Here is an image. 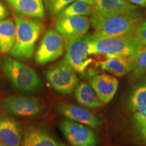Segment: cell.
<instances>
[{
  "label": "cell",
  "instance_id": "obj_27",
  "mask_svg": "<svg viewBox=\"0 0 146 146\" xmlns=\"http://www.w3.org/2000/svg\"><path fill=\"white\" fill-rule=\"evenodd\" d=\"M83 1H85V2H86L87 3H88L89 5H92L93 4V2H94V0H83Z\"/></svg>",
  "mask_w": 146,
  "mask_h": 146
},
{
  "label": "cell",
  "instance_id": "obj_14",
  "mask_svg": "<svg viewBox=\"0 0 146 146\" xmlns=\"http://www.w3.org/2000/svg\"><path fill=\"white\" fill-rule=\"evenodd\" d=\"M20 16L41 21L44 16L43 0H5Z\"/></svg>",
  "mask_w": 146,
  "mask_h": 146
},
{
  "label": "cell",
  "instance_id": "obj_4",
  "mask_svg": "<svg viewBox=\"0 0 146 146\" xmlns=\"http://www.w3.org/2000/svg\"><path fill=\"white\" fill-rule=\"evenodd\" d=\"M138 47L133 35L109 37H96L92 35L89 52L90 55L102 54L108 58L134 56Z\"/></svg>",
  "mask_w": 146,
  "mask_h": 146
},
{
  "label": "cell",
  "instance_id": "obj_29",
  "mask_svg": "<svg viewBox=\"0 0 146 146\" xmlns=\"http://www.w3.org/2000/svg\"><path fill=\"white\" fill-rule=\"evenodd\" d=\"M144 6H145V8H146V3H145V5H144Z\"/></svg>",
  "mask_w": 146,
  "mask_h": 146
},
{
  "label": "cell",
  "instance_id": "obj_17",
  "mask_svg": "<svg viewBox=\"0 0 146 146\" xmlns=\"http://www.w3.org/2000/svg\"><path fill=\"white\" fill-rule=\"evenodd\" d=\"M134 65L133 56L110 57L100 63L102 70L118 77L127 75L132 72Z\"/></svg>",
  "mask_w": 146,
  "mask_h": 146
},
{
  "label": "cell",
  "instance_id": "obj_19",
  "mask_svg": "<svg viewBox=\"0 0 146 146\" xmlns=\"http://www.w3.org/2000/svg\"><path fill=\"white\" fill-rule=\"evenodd\" d=\"M74 98L80 105L87 108H98L103 104L91 85L85 82L78 83L74 91Z\"/></svg>",
  "mask_w": 146,
  "mask_h": 146
},
{
  "label": "cell",
  "instance_id": "obj_20",
  "mask_svg": "<svg viewBox=\"0 0 146 146\" xmlns=\"http://www.w3.org/2000/svg\"><path fill=\"white\" fill-rule=\"evenodd\" d=\"M16 40V25L12 19L0 21V54L10 53Z\"/></svg>",
  "mask_w": 146,
  "mask_h": 146
},
{
  "label": "cell",
  "instance_id": "obj_26",
  "mask_svg": "<svg viewBox=\"0 0 146 146\" xmlns=\"http://www.w3.org/2000/svg\"><path fill=\"white\" fill-rule=\"evenodd\" d=\"M128 1L133 4L138 5H144L146 3V0H128Z\"/></svg>",
  "mask_w": 146,
  "mask_h": 146
},
{
  "label": "cell",
  "instance_id": "obj_28",
  "mask_svg": "<svg viewBox=\"0 0 146 146\" xmlns=\"http://www.w3.org/2000/svg\"><path fill=\"white\" fill-rule=\"evenodd\" d=\"M0 146H8V145H7L6 144H5V143H3L2 141H1V140H0Z\"/></svg>",
  "mask_w": 146,
  "mask_h": 146
},
{
  "label": "cell",
  "instance_id": "obj_1",
  "mask_svg": "<svg viewBox=\"0 0 146 146\" xmlns=\"http://www.w3.org/2000/svg\"><path fill=\"white\" fill-rule=\"evenodd\" d=\"M139 10L131 12H93L91 24L96 37L133 35L142 21Z\"/></svg>",
  "mask_w": 146,
  "mask_h": 146
},
{
  "label": "cell",
  "instance_id": "obj_8",
  "mask_svg": "<svg viewBox=\"0 0 146 146\" xmlns=\"http://www.w3.org/2000/svg\"><path fill=\"white\" fill-rule=\"evenodd\" d=\"M129 106L137 132L146 143V76L131 91Z\"/></svg>",
  "mask_w": 146,
  "mask_h": 146
},
{
  "label": "cell",
  "instance_id": "obj_2",
  "mask_svg": "<svg viewBox=\"0 0 146 146\" xmlns=\"http://www.w3.org/2000/svg\"><path fill=\"white\" fill-rule=\"evenodd\" d=\"M1 70L16 90L39 94L44 90L43 81L33 69L13 56H3L0 60Z\"/></svg>",
  "mask_w": 146,
  "mask_h": 146
},
{
  "label": "cell",
  "instance_id": "obj_9",
  "mask_svg": "<svg viewBox=\"0 0 146 146\" xmlns=\"http://www.w3.org/2000/svg\"><path fill=\"white\" fill-rule=\"evenodd\" d=\"M64 48V41L61 35L56 30H47L36 50L35 62L37 65L52 62L63 54Z\"/></svg>",
  "mask_w": 146,
  "mask_h": 146
},
{
  "label": "cell",
  "instance_id": "obj_6",
  "mask_svg": "<svg viewBox=\"0 0 146 146\" xmlns=\"http://www.w3.org/2000/svg\"><path fill=\"white\" fill-rule=\"evenodd\" d=\"M7 114L18 117H34L45 112L43 102L34 97L23 95H12L5 97L0 104Z\"/></svg>",
  "mask_w": 146,
  "mask_h": 146
},
{
  "label": "cell",
  "instance_id": "obj_7",
  "mask_svg": "<svg viewBox=\"0 0 146 146\" xmlns=\"http://www.w3.org/2000/svg\"><path fill=\"white\" fill-rule=\"evenodd\" d=\"M45 78L50 86L62 96L70 95L79 83L75 71L64 60L50 67L46 71Z\"/></svg>",
  "mask_w": 146,
  "mask_h": 146
},
{
  "label": "cell",
  "instance_id": "obj_15",
  "mask_svg": "<svg viewBox=\"0 0 146 146\" xmlns=\"http://www.w3.org/2000/svg\"><path fill=\"white\" fill-rule=\"evenodd\" d=\"M23 146H67L60 143L43 128L31 126L24 132Z\"/></svg>",
  "mask_w": 146,
  "mask_h": 146
},
{
  "label": "cell",
  "instance_id": "obj_3",
  "mask_svg": "<svg viewBox=\"0 0 146 146\" xmlns=\"http://www.w3.org/2000/svg\"><path fill=\"white\" fill-rule=\"evenodd\" d=\"M16 40L11 56L23 62L28 61L33 55L36 43L41 35L42 25L39 21L17 16L14 18Z\"/></svg>",
  "mask_w": 146,
  "mask_h": 146
},
{
  "label": "cell",
  "instance_id": "obj_13",
  "mask_svg": "<svg viewBox=\"0 0 146 146\" xmlns=\"http://www.w3.org/2000/svg\"><path fill=\"white\" fill-rule=\"evenodd\" d=\"M89 84L103 104L113 99L118 87V81L114 76L103 74L91 76Z\"/></svg>",
  "mask_w": 146,
  "mask_h": 146
},
{
  "label": "cell",
  "instance_id": "obj_12",
  "mask_svg": "<svg viewBox=\"0 0 146 146\" xmlns=\"http://www.w3.org/2000/svg\"><path fill=\"white\" fill-rule=\"evenodd\" d=\"M56 110L68 119L76 123L91 127H100L102 125V120L88 110L72 104L65 102H58L56 105Z\"/></svg>",
  "mask_w": 146,
  "mask_h": 146
},
{
  "label": "cell",
  "instance_id": "obj_18",
  "mask_svg": "<svg viewBox=\"0 0 146 146\" xmlns=\"http://www.w3.org/2000/svg\"><path fill=\"white\" fill-rule=\"evenodd\" d=\"M92 6L94 12L100 13L131 12L139 10L128 0H94Z\"/></svg>",
  "mask_w": 146,
  "mask_h": 146
},
{
  "label": "cell",
  "instance_id": "obj_11",
  "mask_svg": "<svg viewBox=\"0 0 146 146\" xmlns=\"http://www.w3.org/2000/svg\"><path fill=\"white\" fill-rule=\"evenodd\" d=\"M91 20L86 16H70L56 19L54 29L61 35L64 41L81 37L87 34Z\"/></svg>",
  "mask_w": 146,
  "mask_h": 146
},
{
  "label": "cell",
  "instance_id": "obj_5",
  "mask_svg": "<svg viewBox=\"0 0 146 146\" xmlns=\"http://www.w3.org/2000/svg\"><path fill=\"white\" fill-rule=\"evenodd\" d=\"M91 36L92 35L86 34L81 37L64 41L66 54L63 60L80 74L86 73L93 62L89 52Z\"/></svg>",
  "mask_w": 146,
  "mask_h": 146
},
{
  "label": "cell",
  "instance_id": "obj_23",
  "mask_svg": "<svg viewBox=\"0 0 146 146\" xmlns=\"http://www.w3.org/2000/svg\"><path fill=\"white\" fill-rule=\"evenodd\" d=\"M74 1L75 0H43L45 10L50 16H56Z\"/></svg>",
  "mask_w": 146,
  "mask_h": 146
},
{
  "label": "cell",
  "instance_id": "obj_21",
  "mask_svg": "<svg viewBox=\"0 0 146 146\" xmlns=\"http://www.w3.org/2000/svg\"><path fill=\"white\" fill-rule=\"evenodd\" d=\"M94 12V8L83 0H76L56 16V19L70 16H86Z\"/></svg>",
  "mask_w": 146,
  "mask_h": 146
},
{
  "label": "cell",
  "instance_id": "obj_25",
  "mask_svg": "<svg viewBox=\"0 0 146 146\" xmlns=\"http://www.w3.org/2000/svg\"><path fill=\"white\" fill-rule=\"evenodd\" d=\"M9 15H10V12L8 8L3 4L2 1H0V21L5 19Z\"/></svg>",
  "mask_w": 146,
  "mask_h": 146
},
{
  "label": "cell",
  "instance_id": "obj_10",
  "mask_svg": "<svg viewBox=\"0 0 146 146\" xmlns=\"http://www.w3.org/2000/svg\"><path fill=\"white\" fill-rule=\"evenodd\" d=\"M60 128L66 140L72 146H96L98 137L91 127L69 119H63Z\"/></svg>",
  "mask_w": 146,
  "mask_h": 146
},
{
  "label": "cell",
  "instance_id": "obj_22",
  "mask_svg": "<svg viewBox=\"0 0 146 146\" xmlns=\"http://www.w3.org/2000/svg\"><path fill=\"white\" fill-rule=\"evenodd\" d=\"M134 57V68L131 72V77L137 79L146 74V46L139 45Z\"/></svg>",
  "mask_w": 146,
  "mask_h": 146
},
{
  "label": "cell",
  "instance_id": "obj_16",
  "mask_svg": "<svg viewBox=\"0 0 146 146\" xmlns=\"http://www.w3.org/2000/svg\"><path fill=\"white\" fill-rule=\"evenodd\" d=\"M0 140L8 146H21L20 123L13 118L0 115Z\"/></svg>",
  "mask_w": 146,
  "mask_h": 146
},
{
  "label": "cell",
  "instance_id": "obj_24",
  "mask_svg": "<svg viewBox=\"0 0 146 146\" xmlns=\"http://www.w3.org/2000/svg\"><path fill=\"white\" fill-rule=\"evenodd\" d=\"M133 37L138 45L146 46V18L142 20L135 31Z\"/></svg>",
  "mask_w": 146,
  "mask_h": 146
}]
</instances>
